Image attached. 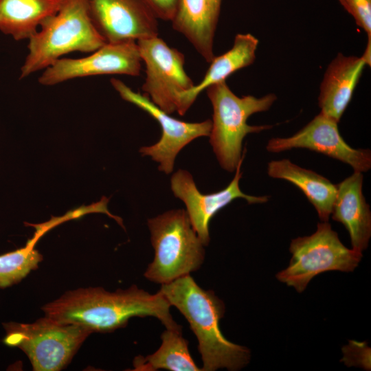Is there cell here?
Instances as JSON below:
<instances>
[{
	"label": "cell",
	"mask_w": 371,
	"mask_h": 371,
	"mask_svg": "<svg viewBox=\"0 0 371 371\" xmlns=\"http://www.w3.org/2000/svg\"><path fill=\"white\" fill-rule=\"evenodd\" d=\"M168 302L133 285L114 292L102 287L80 288L65 292L42 307L45 316L56 321L82 326L91 333H109L126 326L133 317L153 316L166 329L181 332L172 318Z\"/></svg>",
	"instance_id": "cell-1"
},
{
	"label": "cell",
	"mask_w": 371,
	"mask_h": 371,
	"mask_svg": "<svg viewBox=\"0 0 371 371\" xmlns=\"http://www.w3.org/2000/svg\"><path fill=\"white\" fill-rule=\"evenodd\" d=\"M158 292L190 324L198 340L201 370L227 368L235 371L249 363V350L228 341L221 333L219 322L225 313V304L212 291L203 289L187 275L161 284Z\"/></svg>",
	"instance_id": "cell-2"
},
{
	"label": "cell",
	"mask_w": 371,
	"mask_h": 371,
	"mask_svg": "<svg viewBox=\"0 0 371 371\" xmlns=\"http://www.w3.org/2000/svg\"><path fill=\"white\" fill-rule=\"evenodd\" d=\"M40 27L28 40L19 80L44 70L65 54L91 53L106 43L89 17L86 0H63L57 13Z\"/></svg>",
	"instance_id": "cell-3"
},
{
	"label": "cell",
	"mask_w": 371,
	"mask_h": 371,
	"mask_svg": "<svg viewBox=\"0 0 371 371\" xmlns=\"http://www.w3.org/2000/svg\"><path fill=\"white\" fill-rule=\"evenodd\" d=\"M205 90L213 109L210 143L221 166L233 172L246 153L245 148L242 151L244 137L249 133H260L273 127L267 124L249 125L248 118L254 113L269 109L276 100V95L269 93L260 98L238 97L225 80Z\"/></svg>",
	"instance_id": "cell-4"
},
{
	"label": "cell",
	"mask_w": 371,
	"mask_h": 371,
	"mask_svg": "<svg viewBox=\"0 0 371 371\" xmlns=\"http://www.w3.org/2000/svg\"><path fill=\"white\" fill-rule=\"evenodd\" d=\"M148 226L155 256L144 273L146 279L167 284L201 267L205 258L204 245L186 210L168 211L148 219Z\"/></svg>",
	"instance_id": "cell-5"
},
{
	"label": "cell",
	"mask_w": 371,
	"mask_h": 371,
	"mask_svg": "<svg viewBox=\"0 0 371 371\" xmlns=\"http://www.w3.org/2000/svg\"><path fill=\"white\" fill-rule=\"evenodd\" d=\"M5 344L27 356L36 371H58L69 363L86 338L87 328L45 316L31 324H3Z\"/></svg>",
	"instance_id": "cell-6"
},
{
	"label": "cell",
	"mask_w": 371,
	"mask_h": 371,
	"mask_svg": "<svg viewBox=\"0 0 371 371\" xmlns=\"http://www.w3.org/2000/svg\"><path fill=\"white\" fill-rule=\"evenodd\" d=\"M289 266L277 273V279L302 292L313 278L328 271H352L362 252L348 249L326 221L317 224L315 233L292 240Z\"/></svg>",
	"instance_id": "cell-7"
},
{
	"label": "cell",
	"mask_w": 371,
	"mask_h": 371,
	"mask_svg": "<svg viewBox=\"0 0 371 371\" xmlns=\"http://www.w3.org/2000/svg\"><path fill=\"white\" fill-rule=\"evenodd\" d=\"M146 66L144 94L164 111H177L179 95L194 85L184 69L185 56L158 36L137 41Z\"/></svg>",
	"instance_id": "cell-8"
},
{
	"label": "cell",
	"mask_w": 371,
	"mask_h": 371,
	"mask_svg": "<svg viewBox=\"0 0 371 371\" xmlns=\"http://www.w3.org/2000/svg\"><path fill=\"white\" fill-rule=\"evenodd\" d=\"M111 83L120 97L148 113L156 120L161 128V137L155 144L143 146L139 152L142 156H150L159 164V170L170 174L178 153L194 139L210 135L212 120L201 122H187L171 117L155 105L145 94L135 92L124 82L112 78Z\"/></svg>",
	"instance_id": "cell-9"
},
{
	"label": "cell",
	"mask_w": 371,
	"mask_h": 371,
	"mask_svg": "<svg viewBox=\"0 0 371 371\" xmlns=\"http://www.w3.org/2000/svg\"><path fill=\"white\" fill-rule=\"evenodd\" d=\"M80 58H61L45 69L38 77L44 86H54L65 81L98 75H139L142 59L136 41L106 43Z\"/></svg>",
	"instance_id": "cell-10"
},
{
	"label": "cell",
	"mask_w": 371,
	"mask_h": 371,
	"mask_svg": "<svg viewBox=\"0 0 371 371\" xmlns=\"http://www.w3.org/2000/svg\"><path fill=\"white\" fill-rule=\"evenodd\" d=\"M337 124L320 112L293 135L271 139L266 148L275 153L306 148L347 164L354 171H368L371 168L370 150L350 146L340 135Z\"/></svg>",
	"instance_id": "cell-11"
},
{
	"label": "cell",
	"mask_w": 371,
	"mask_h": 371,
	"mask_svg": "<svg viewBox=\"0 0 371 371\" xmlns=\"http://www.w3.org/2000/svg\"><path fill=\"white\" fill-rule=\"evenodd\" d=\"M245 155L238 163L235 175L224 189L216 192L203 194L197 188L192 175L187 170L179 169L171 177L170 186L175 196L186 205L192 228L204 246L210 242L209 225L213 216L222 208L236 199H244L248 203H264L267 196H256L243 192L239 187L242 177L241 166Z\"/></svg>",
	"instance_id": "cell-12"
},
{
	"label": "cell",
	"mask_w": 371,
	"mask_h": 371,
	"mask_svg": "<svg viewBox=\"0 0 371 371\" xmlns=\"http://www.w3.org/2000/svg\"><path fill=\"white\" fill-rule=\"evenodd\" d=\"M89 17L106 43L158 36L157 18L141 0H86Z\"/></svg>",
	"instance_id": "cell-13"
},
{
	"label": "cell",
	"mask_w": 371,
	"mask_h": 371,
	"mask_svg": "<svg viewBox=\"0 0 371 371\" xmlns=\"http://www.w3.org/2000/svg\"><path fill=\"white\" fill-rule=\"evenodd\" d=\"M362 172L353 174L336 185L332 218L348 230L352 249L362 252L371 236V212L362 192Z\"/></svg>",
	"instance_id": "cell-14"
},
{
	"label": "cell",
	"mask_w": 371,
	"mask_h": 371,
	"mask_svg": "<svg viewBox=\"0 0 371 371\" xmlns=\"http://www.w3.org/2000/svg\"><path fill=\"white\" fill-rule=\"evenodd\" d=\"M366 65L363 56L337 54L327 67L320 85L321 113L339 123Z\"/></svg>",
	"instance_id": "cell-15"
},
{
	"label": "cell",
	"mask_w": 371,
	"mask_h": 371,
	"mask_svg": "<svg viewBox=\"0 0 371 371\" xmlns=\"http://www.w3.org/2000/svg\"><path fill=\"white\" fill-rule=\"evenodd\" d=\"M221 0H179L172 27L183 34L196 52L210 63L214 58V38Z\"/></svg>",
	"instance_id": "cell-16"
},
{
	"label": "cell",
	"mask_w": 371,
	"mask_h": 371,
	"mask_svg": "<svg viewBox=\"0 0 371 371\" xmlns=\"http://www.w3.org/2000/svg\"><path fill=\"white\" fill-rule=\"evenodd\" d=\"M258 43V39L249 33L236 34L232 47L222 55L214 56L210 63L202 80L179 95L177 112L183 115L208 87L225 80L235 71L251 65L256 58Z\"/></svg>",
	"instance_id": "cell-17"
},
{
	"label": "cell",
	"mask_w": 371,
	"mask_h": 371,
	"mask_svg": "<svg viewBox=\"0 0 371 371\" xmlns=\"http://www.w3.org/2000/svg\"><path fill=\"white\" fill-rule=\"evenodd\" d=\"M267 173L271 177L286 180L300 189L317 210L320 220L323 222L328 221L336 196V185L287 159L270 161Z\"/></svg>",
	"instance_id": "cell-18"
},
{
	"label": "cell",
	"mask_w": 371,
	"mask_h": 371,
	"mask_svg": "<svg viewBox=\"0 0 371 371\" xmlns=\"http://www.w3.org/2000/svg\"><path fill=\"white\" fill-rule=\"evenodd\" d=\"M63 0H0V32L29 40L59 10Z\"/></svg>",
	"instance_id": "cell-19"
},
{
	"label": "cell",
	"mask_w": 371,
	"mask_h": 371,
	"mask_svg": "<svg viewBox=\"0 0 371 371\" xmlns=\"http://www.w3.org/2000/svg\"><path fill=\"white\" fill-rule=\"evenodd\" d=\"M161 344L153 354L135 358L133 370L171 371L201 370L194 361L188 350V341L181 332L166 329L161 335Z\"/></svg>",
	"instance_id": "cell-20"
},
{
	"label": "cell",
	"mask_w": 371,
	"mask_h": 371,
	"mask_svg": "<svg viewBox=\"0 0 371 371\" xmlns=\"http://www.w3.org/2000/svg\"><path fill=\"white\" fill-rule=\"evenodd\" d=\"M54 225L53 220L39 225L40 228L25 247L0 255V289L19 282L31 271L38 268L43 256L34 245L39 238Z\"/></svg>",
	"instance_id": "cell-21"
},
{
	"label": "cell",
	"mask_w": 371,
	"mask_h": 371,
	"mask_svg": "<svg viewBox=\"0 0 371 371\" xmlns=\"http://www.w3.org/2000/svg\"><path fill=\"white\" fill-rule=\"evenodd\" d=\"M354 18L356 24L364 30L371 41V0H339Z\"/></svg>",
	"instance_id": "cell-22"
},
{
	"label": "cell",
	"mask_w": 371,
	"mask_h": 371,
	"mask_svg": "<svg viewBox=\"0 0 371 371\" xmlns=\"http://www.w3.org/2000/svg\"><path fill=\"white\" fill-rule=\"evenodd\" d=\"M157 19L172 21L178 5L179 0H141Z\"/></svg>",
	"instance_id": "cell-23"
}]
</instances>
